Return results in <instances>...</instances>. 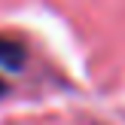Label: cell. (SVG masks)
<instances>
[{
	"instance_id": "2",
	"label": "cell",
	"mask_w": 125,
	"mask_h": 125,
	"mask_svg": "<svg viewBox=\"0 0 125 125\" xmlns=\"http://www.w3.org/2000/svg\"><path fill=\"white\" fill-rule=\"evenodd\" d=\"M6 95V85H3V79H0V98H3Z\"/></svg>"
},
{
	"instance_id": "1",
	"label": "cell",
	"mask_w": 125,
	"mask_h": 125,
	"mask_svg": "<svg viewBox=\"0 0 125 125\" xmlns=\"http://www.w3.org/2000/svg\"><path fill=\"white\" fill-rule=\"evenodd\" d=\"M24 58H28L24 43L12 40V37H0V67H6V70H21Z\"/></svg>"
}]
</instances>
